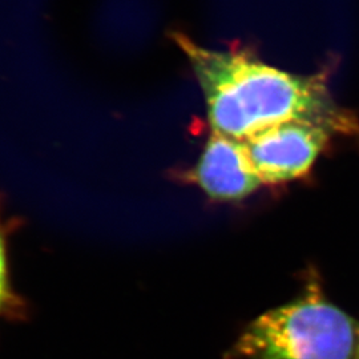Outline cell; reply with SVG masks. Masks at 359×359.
I'll return each instance as SVG.
<instances>
[{
  "mask_svg": "<svg viewBox=\"0 0 359 359\" xmlns=\"http://www.w3.org/2000/svg\"><path fill=\"white\" fill-rule=\"evenodd\" d=\"M359 323L316 286L240 334L228 359H358Z\"/></svg>",
  "mask_w": 359,
  "mask_h": 359,
  "instance_id": "7a4b0ae2",
  "label": "cell"
},
{
  "mask_svg": "<svg viewBox=\"0 0 359 359\" xmlns=\"http://www.w3.org/2000/svg\"><path fill=\"white\" fill-rule=\"evenodd\" d=\"M330 129L309 121H290L261 130L244 140L262 184L302 179L327 147Z\"/></svg>",
  "mask_w": 359,
  "mask_h": 359,
  "instance_id": "3957f363",
  "label": "cell"
},
{
  "mask_svg": "<svg viewBox=\"0 0 359 359\" xmlns=\"http://www.w3.org/2000/svg\"><path fill=\"white\" fill-rule=\"evenodd\" d=\"M0 320H1V317H0Z\"/></svg>",
  "mask_w": 359,
  "mask_h": 359,
  "instance_id": "8992f818",
  "label": "cell"
},
{
  "mask_svg": "<svg viewBox=\"0 0 359 359\" xmlns=\"http://www.w3.org/2000/svg\"><path fill=\"white\" fill-rule=\"evenodd\" d=\"M358 359H359V355H358Z\"/></svg>",
  "mask_w": 359,
  "mask_h": 359,
  "instance_id": "52a82bcc",
  "label": "cell"
},
{
  "mask_svg": "<svg viewBox=\"0 0 359 359\" xmlns=\"http://www.w3.org/2000/svg\"><path fill=\"white\" fill-rule=\"evenodd\" d=\"M20 225V219L7 215L0 194V317L4 321H25L29 316V305L13 283L10 257L11 237Z\"/></svg>",
  "mask_w": 359,
  "mask_h": 359,
  "instance_id": "5b68a950",
  "label": "cell"
},
{
  "mask_svg": "<svg viewBox=\"0 0 359 359\" xmlns=\"http://www.w3.org/2000/svg\"><path fill=\"white\" fill-rule=\"evenodd\" d=\"M184 180L215 201L244 200L262 185L244 140L212 130L196 165Z\"/></svg>",
  "mask_w": 359,
  "mask_h": 359,
  "instance_id": "277c9868",
  "label": "cell"
},
{
  "mask_svg": "<svg viewBox=\"0 0 359 359\" xmlns=\"http://www.w3.org/2000/svg\"><path fill=\"white\" fill-rule=\"evenodd\" d=\"M172 39L203 90L212 130L246 140L274 126L309 121L359 136L357 116L334 102L323 75L289 74L244 50H209L182 32Z\"/></svg>",
  "mask_w": 359,
  "mask_h": 359,
  "instance_id": "6da1fadb",
  "label": "cell"
}]
</instances>
